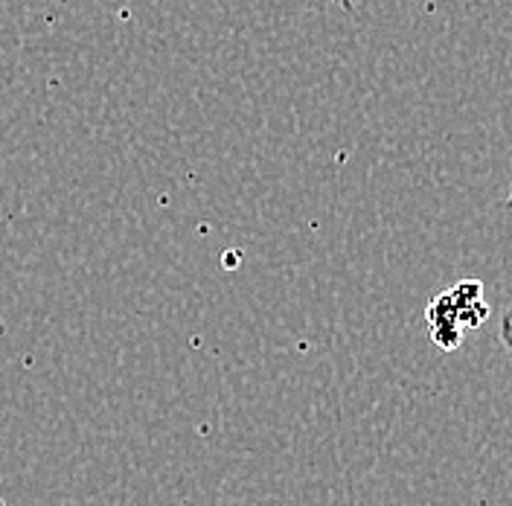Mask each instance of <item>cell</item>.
Instances as JSON below:
<instances>
[{
	"mask_svg": "<svg viewBox=\"0 0 512 506\" xmlns=\"http://www.w3.org/2000/svg\"><path fill=\"white\" fill-rule=\"evenodd\" d=\"M486 303H483V285L480 283H457L451 291L440 294L431 309H428V323L431 335L443 349H454L463 341V332L483 323L486 317Z\"/></svg>",
	"mask_w": 512,
	"mask_h": 506,
	"instance_id": "1",
	"label": "cell"
},
{
	"mask_svg": "<svg viewBox=\"0 0 512 506\" xmlns=\"http://www.w3.org/2000/svg\"><path fill=\"white\" fill-rule=\"evenodd\" d=\"M501 344H504V349H507V355L512 358V303L507 306V312L501 315Z\"/></svg>",
	"mask_w": 512,
	"mask_h": 506,
	"instance_id": "2",
	"label": "cell"
},
{
	"mask_svg": "<svg viewBox=\"0 0 512 506\" xmlns=\"http://www.w3.org/2000/svg\"><path fill=\"white\" fill-rule=\"evenodd\" d=\"M507 210H512V181H510V195H507Z\"/></svg>",
	"mask_w": 512,
	"mask_h": 506,
	"instance_id": "4",
	"label": "cell"
},
{
	"mask_svg": "<svg viewBox=\"0 0 512 506\" xmlns=\"http://www.w3.org/2000/svg\"><path fill=\"white\" fill-rule=\"evenodd\" d=\"M329 3H335V6H341V9H344V12H352V9H355V3H358V0H329Z\"/></svg>",
	"mask_w": 512,
	"mask_h": 506,
	"instance_id": "3",
	"label": "cell"
}]
</instances>
